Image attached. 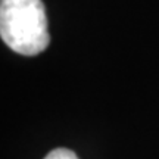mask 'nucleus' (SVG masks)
Listing matches in <instances>:
<instances>
[{"label": "nucleus", "instance_id": "f257e3e1", "mask_svg": "<svg viewBox=\"0 0 159 159\" xmlns=\"http://www.w3.org/2000/svg\"><path fill=\"white\" fill-rule=\"evenodd\" d=\"M0 37L19 55L41 53L50 43L43 0H0Z\"/></svg>", "mask_w": 159, "mask_h": 159}, {"label": "nucleus", "instance_id": "f03ea898", "mask_svg": "<svg viewBox=\"0 0 159 159\" xmlns=\"http://www.w3.org/2000/svg\"><path fill=\"white\" fill-rule=\"evenodd\" d=\"M44 159H78V156L69 150V149H65V148H57V149H53L52 152L46 155Z\"/></svg>", "mask_w": 159, "mask_h": 159}]
</instances>
